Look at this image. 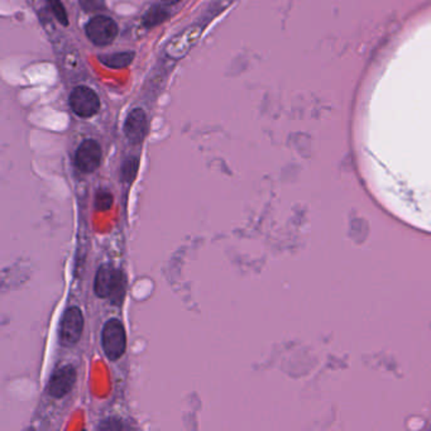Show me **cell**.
<instances>
[{
    "mask_svg": "<svg viewBox=\"0 0 431 431\" xmlns=\"http://www.w3.org/2000/svg\"><path fill=\"white\" fill-rule=\"evenodd\" d=\"M70 107L72 112L81 118H90L100 109V99L98 94L90 87H76L70 95Z\"/></svg>",
    "mask_w": 431,
    "mask_h": 431,
    "instance_id": "obj_5",
    "label": "cell"
},
{
    "mask_svg": "<svg viewBox=\"0 0 431 431\" xmlns=\"http://www.w3.org/2000/svg\"><path fill=\"white\" fill-rule=\"evenodd\" d=\"M124 134L130 143L138 146L142 143L148 132L147 115L142 109H133L124 123Z\"/></svg>",
    "mask_w": 431,
    "mask_h": 431,
    "instance_id": "obj_8",
    "label": "cell"
},
{
    "mask_svg": "<svg viewBox=\"0 0 431 431\" xmlns=\"http://www.w3.org/2000/svg\"><path fill=\"white\" fill-rule=\"evenodd\" d=\"M94 291L100 299H110L116 306L122 305L127 291L125 274L112 265H103L95 276Z\"/></svg>",
    "mask_w": 431,
    "mask_h": 431,
    "instance_id": "obj_1",
    "label": "cell"
},
{
    "mask_svg": "<svg viewBox=\"0 0 431 431\" xmlns=\"http://www.w3.org/2000/svg\"><path fill=\"white\" fill-rule=\"evenodd\" d=\"M168 17L170 15L166 10L164 4L162 6H155L146 12V15L142 18V24L146 28H152V27H156L161 23L165 22L166 19H168Z\"/></svg>",
    "mask_w": 431,
    "mask_h": 431,
    "instance_id": "obj_11",
    "label": "cell"
},
{
    "mask_svg": "<svg viewBox=\"0 0 431 431\" xmlns=\"http://www.w3.org/2000/svg\"><path fill=\"white\" fill-rule=\"evenodd\" d=\"M199 35H200V30L195 28V27L184 30L176 38H173V41L166 47L167 55L173 58H181L182 56H185L188 50L193 47V44L197 39Z\"/></svg>",
    "mask_w": 431,
    "mask_h": 431,
    "instance_id": "obj_9",
    "label": "cell"
},
{
    "mask_svg": "<svg viewBox=\"0 0 431 431\" xmlns=\"http://www.w3.org/2000/svg\"><path fill=\"white\" fill-rule=\"evenodd\" d=\"M87 36L95 46L105 47L113 44L118 36V26L107 15H95L85 27Z\"/></svg>",
    "mask_w": 431,
    "mask_h": 431,
    "instance_id": "obj_3",
    "label": "cell"
},
{
    "mask_svg": "<svg viewBox=\"0 0 431 431\" xmlns=\"http://www.w3.org/2000/svg\"><path fill=\"white\" fill-rule=\"evenodd\" d=\"M47 3H49V7L51 8L52 13L56 17L58 22L61 23L62 26H69V17H67L62 1L61 0H47Z\"/></svg>",
    "mask_w": 431,
    "mask_h": 431,
    "instance_id": "obj_13",
    "label": "cell"
},
{
    "mask_svg": "<svg viewBox=\"0 0 431 431\" xmlns=\"http://www.w3.org/2000/svg\"><path fill=\"white\" fill-rule=\"evenodd\" d=\"M139 168V159L138 157H128L122 164L121 177L125 184H132L136 179L137 173Z\"/></svg>",
    "mask_w": 431,
    "mask_h": 431,
    "instance_id": "obj_12",
    "label": "cell"
},
{
    "mask_svg": "<svg viewBox=\"0 0 431 431\" xmlns=\"http://www.w3.org/2000/svg\"><path fill=\"white\" fill-rule=\"evenodd\" d=\"M76 382V369L71 364L60 367L51 376L47 392L53 398H62L72 391Z\"/></svg>",
    "mask_w": 431,
    "mask_h": 431,
    "instance_id": "obj_7",
    "label": "cell"
},
{
    "mask_svg": "<svg viewBox=\"0 0 431 431\" xmlns=\"http://www.w3.org/2000/svg\"><path fill=\"white\" fill-rule=\"evenodd\" d=\"M100 429H105V430H110V429H123V428H127L123 424V421L121 420H115V419H109L101 423Z\"/></svg>",
    "mask_w": 431,
    "mask_h": 431,
    "instance_id": "obj_16",
    "label": "cell"
},
{
    "mask_svg": "<svg viewBox=\"0 0 431 431\" xmlns=\"http://www.w3.org/2000/svg\"><path fill=\"white\" fill-rule=\"evenodd\" d=\"M103 159L100 144L94 139H87L80 144L76 155L75 164L81 173H91L99 168Z\"/></svg>",
    "mask_w": 431,
    "mask_h": 431,
    "instance_id": "obj_6",
    "label": "cell"
},
{
    "mask_svg": "<svg viewBox=\"0 0 431 431\" xmlns=\"http://www.w3.org/2000/svg\"><path fill=\"white\" fill-rule=\"evenodd\" d=\"M101 345L109 360H118L127 349V333L121 320L110 319L101 331Z\"/></svg>",
    "mask_w": 431,
    "mask_h": 431,
    "instance_id": "obj_2",
    "label": "cell"
},
{
    "mask_svg": "<svg viewBox=\"0 0 431 431\" xmlns=\"http://www.w3.org/2000/svg\"><path fill=\"white\" fill-rule=\"evenodd\" d=\"M80 7L82 8L87 13H96L105 9L104 0H79Z\"/></svg>",
    "mask_w": 431,
    "mask_h": 431,
    "instance_id": "obj_14",
    "label": "cell"
},
{
    "mask_svg": "<svg viewBox=\"0 0 431 431\" xmlns=\"http://www.w3.org/2000/svg\"><path fill=\"white\" fill-rule=\"evenodd\" d=\"M99 61L104 66L109 69H125L133 62L134 60V52L133 51H125V52H115L112 55H103L99 56Z\"/></svg>",
    "mask_w": 431,
    "mask_h": 431,
    "instance_id": "obj_10",
    "label": "cell"
},
{
    "mask_svg": "<svg viewBox=\"0 0 431 431\" xmlns=\"http://www.w3.org/2000/svg\"><path fill=\"white\" fill-rule=\"evenodd\" d=\"M84 331V315L78 306L65 310L60 323V343L64 346L78 344Z\"/></svg>",
    "mask_w": 431,
    "mask_h": 431,
    "instance_id": "obj_4",
    "label": "cell"
},
{
    "mask_svg": "<svg viewBox=\"0 0 431 431\" xmlns=\"http://www.w3.org/2000/svg\"><path fill=\"white\" fill-rule=\"evenodd\" d=\"M113 195L108 193V191H101L96 196V200H95V208L98 210H109L113 205Z\"/></svg>",
    "mask_w": 431,
    "mask_h": 431,
    "instance_id": "obj_15",
    "label": "cell"
},
{
    "mask_svg": "<svg viewBox=\"0 0 431 431\" xmlns=\"http://www.w3.org/2000/svg\"><path fill=\"white\" fill-rule=\"evenodd\" d=\"M179 1H181V0H161V3H162L165 7H171V6L177 4Z\"/></svg>",
    "mask_w": 431,
    "mask_h": 431,
    "instance_id": "obj_17",
    "label": "cell"
}]
</instances>
